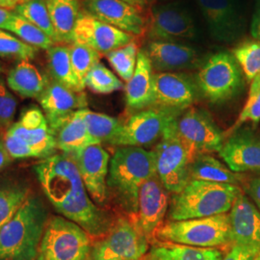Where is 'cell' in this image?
<instances>
[{
    "instance_id": "obj_1",
    "label": "cell",
    "mask_w": 260,
    "mask_h": 260,
    "mask_svg": "<svg viewBox=\"0 0 260 260\" xmlns=\"http://www.w3.org/2000/svg\"><path fill=\"white\" fill-rule=\"evenodd\" d=\"M34 172L48 201L63 217L95 237L110 230L109 217L93 203L68 154L62 152L42 159L34 166Z\"/></svg>"
},
{
    "instance_id": "obj_2",
    "label": "cell",
    "mask_w": 260,
    "mask_h": 260,
    "mask_svg": "<svg viewBox=\"0 0 260 260\" xmlns=\"http://www.w3.org/2000/svg\"><path fill=\"white\" fill-rule=\"evenodd\" d=\"M154 176L156 166L153 150L119 147L110 160L107 188L130 216H136L140 188Z\"/></svg>"
},
{
    "instance_id": "obj_3",
    "label": "cell",
    "mask_w": 260,
    "mask_h": 260,
    "mask_svg": "<svg viewBox=\"0 0 260 260\" xmlns=\"http://www.w3.org/2000/svg\"><path fill=\"white\" fill-rule=\"evenodd\" d=\"M48 212L37 196L30 195L0 231V260H36Z\"/></svg>"
},
{
    "instance_id": "obj_4",
    "label": "cell",
    "mask_w": 260,
    "mask_h": 260,
    "mask_svg": "<svg viewBox=\"0 0 260 260\" xmlns=\"http://www.w3.org/2000/svg\"><path fill=\"white\" fill-rule=\"evenodd\" d=\"M241 193L239 186L190 180L179 193L172 197L169 220L180 221L229 213Z\"/></svg>"
},
{
    "instance_id": "obj_5",
    "label": "cell",
    "mask_w": 260,
    "mask_h": 260,
    "mask_svg": "<svg viewBox=\"0 0 260 260\" xmlns=\"http://www.w3.org/2000/svg\"><path fill=\"white\" fill-rule=\"evenodd\" d=\"M5 149L13 159L50 157L56 154L55 135L43 110L30 107L5 131Z\"/></svg>"
},
{
    "instance_id": "obj_6",
    "label": "cell",
    "mask_w": 260,
    "mask_h": 260,
    "mask_svg": "<svg viewBox=\"0 0 260 260\" xmlns=\"http://www.w3.org/2000/svg\"><path fill=\"white\" fill-rule=\"evenodd\" d=\"M155 235L161 241L217 249L231 245L230 216L224 213L180 221L169 220L158 229Z\"/></svg>"
},
{
    "instance_id": "obj_7",
    "label": "cell",
    "mask_w": 260,
    "mask_h": 260,
    "mask_svg": "<svg viewBox=\"0 0 260 260\" xmlns=\"http://www.w3.org/2000/svg\"><path fill=\"white\" fill-rule=\"evenodd\" d=\"M200 94L208 103H223L240 93L243 75L233 53L222 51L210 56L195 76Z\"/></svg>"
},
{
    "instance_id": "obj_8",
    "label": "cell",
    "mask_w": 260,
    "mask_h": 260,
    "mask_svg": "<svg viewBox=\"0 0 260 260\" xmlns=\"http://www.w3.org/2000/svg\"><path fill=\"white\" fill-rule=\"evenodd\" d=\"M90 234L65 217L48 220L36 260H89Z\"/></svg>"
},
{
    "instance_id": "obj_9",
    "label": "cell",
    "mask_w": 260,
    "mask_h": 260,
    "mask_svg": "<svg viewBox=\"0 0 260 260\" xmlns=\"http://www.w3.org/2000/svg\"><path fill=\"white\" fill-rule=\"evenodd\" d=\"M175 119L153 149L156 176L173 195L179 193L190 181V167L196 156L195 152L177 136Z\"/></svg>"
},
{
    "instance_id": "obj_10",
    "label": "cell",
    "mask_w": 260,
    "mask_h": 260,
    "mask_svg": "<svg viewBox=\"0 0 260 260\" xmlns=\"http://www.w3.org/2000/svg\"><path fill=\"white\" fill-rule=\"evenodd\" d=\"M149 250V238L136 216L121 218L92 245L89 260H139Z\"/></svg>"
},
{
    "instance_id": "obj_11",
    "label": "cell",
    "mask_w": 260,
    "mask_h": 260,
    "mask_svg": "<svg viewBox=\"0 0 260 260\" xmlns=\"http://www.w3.org/2000/svg\"><path fill=\"white\" fill-rule=\"evenodd\" d=\"M177 136L196 154L218 152L224 142V134L208 112L190 107L178 114L174 121Z\"/></svg>"
},
{
    "instance_id": "obj_12",
    "label": "cell",
    "mask_w": 260,
    "mask_h": 260,
    "mask_svg": "<svg viewBox=\"0 0 260 260\" xmlns=\"http://www.w3.org/2000/svg\"><path fill=\"white\" fill-rule=\"evenodd\" d=\"M180 114V113H179ZM177 113L157 107H149L135 113L121 123L111 145L142 148L161 139Z\"/></svg>"
},
{
    "instance_id": "obj_13",
    "label": "cell",
    "mask_w": 260,
    "mask_h": 260,
    "mask_svg": "<svg viewBox=\"0 0 260 260\" xmlns=\"http://www.w3.org/2000/svg\"><path fill=\"white\" fill-rule=\"evenodd\" d=\"M198 30L192 15L178 4H162L149 10L145 35L150 41L177 42L194 40Z\"/></svg>"
},
{
    "instance_id": "obj_14",
    "label": "cell",
    "mask_w": 260,
    "mask_h": 260,
    "mask_svg": "<svg viewBox=\"0 0 260 260\" xmlns=\"http://www.w3.org/2000/svg\"><path fill=\"white\" fill-rule=\"evenodd\" d=\"M195 77L185 73H154L151 107L181 113L200 96Z\"/></svg>"
},
{
    "instance_id": "obj_15",
    "label": "cell",
    "mask_w": 260,
    "mask_h": 260,
    "mask_svg": "<svg viewBox=\"0 0 260 260\" xmlns=\"http://www.w3.org/2000/svg\"><path fill=\"white\" fill-rule=\"evenodd\" d=\"M211 36L233 43L245 32L246 21L240 0H197Z\"/></svg>"
},
{
    "instance_id": "obj_16",
    "label": "cell",
    "mask_w": 260,
    "mask_h": 260,
    "mask_svg": "<svg viewBox=\"0 0 260 260\" xmlns=\"http://www.w3.org/2000/svg\"><path fill=\"white\" fill-rule=\"evenodd\" d=\"M68 155L74 161L93 203L103 205L108 192L107 177L111 160L108 151L102 145H91Z\"/></svg>"
},
{
    "instance_id": "obj_17",
    "label": "cell",
    "mask_w": 260,
    "mask_h": 260,
    "mask_svg": "<svg viewBox=\"0 0 260 260\" xmlns=\"http://www.w3.org/2000/svg\"><path fill=\"white\" fill-rule=\"evenodd\" d=\"M143 50L154 73H183L199 70L205 63L199 50L183 43L149 41Z\"/></svg>"
},
{
    "instance_id": "obj_18",
    "label": "cell",
    "mask_w": 260,
    "mask_h": 260,
    "mask_svg": "<svg viewBox=\"0 0 260 260\" xmlns=\"http://www.w3.org/2000/svg\"><path fill=\"white\" fill-rule=\"evenodd\" d=\"M135 36L93 18L82 11L76 22L74 43L93 48L101 55H106L113 50L124 47Z\"/></svg>"
},
{
    "instance_id": "obj_19",
    "label": "cell",
    "mask_w": 260,
    "mask_h": 260,
    "mask_svg": "<svg viewBox=\"0 0 260 260\" xmlns=\"http://www.w3.org/2000/svg\"><path fill=\"white\" fill-rule=\"evenodd\" d=\"M84 11L93 18L135 37L145 36L147 19L140 9L122 0H85Z\"/></svg>"
},
{
    "instance_id": "obj_20",
    "label": "cell",
    "mask_w": 260,
    "mask_h": 260,
    "mask_svg": "<svg viewBox=\"0 0 260 260\" xmlns=\"http://www.w3.org/2000/svg\"><path fill=\"white\" fill-rule=\"evenodd\" d=\"M218 153L234 173L260 174V136L251 130L234 131L224 140Z\"/></svg>"
},
{
    "instance_id": "obj_21",
    "label": "cell",
    "mask_w": 260,
    "mask_h": 260,
    "mask_svg": "<svg viewBox=\"0 0 260 260\" xmlns=\"http://www.w3.org/2000/svg\"><path fill=\"white\" fill-rule=\"evenodd\" d=\"M169 195L157 176L149 178L140 188L136 219L148 238L155 235L163 224L170 206Z\"/></svg>"
},
{
    "instance_id": "obj_22",
    "label": "cell",
    "mask_w": 260,
    "mask_h": 260,
    "mask_svg": "<svg viewBox=\"0 0 260 260\" xmlns=\"http://www.w3.org/2000/svg\"><path fill=\"white\" fill-rule=\"evenodd\" d=\"M38 100L53 132L67 118L87 108L88 104L83 92H75L53 79L48 80L44 93Z\"/></svg>"
},
{
    "instance_id": "obj_23",
    "label": "cell",
    "mask_w": 260,
    "mask_h": 260,
    "mask_svg": "<svg viewBox=\"0 0 260 260\" xmlns=\"http://www.w3.org/2000/svg\"><path fill=\"white\" fill-rule=\"evenodd\" d=\"M231 245L260 248V211L242 192L229 212Z\"/></svg>"
},
{
    "instance_id": "obj_24",
    "label": "cell",
    "mask_w": 260,
    "mask_h": 260,
    "mask_svg": "<svg viewBox=\"0 0 260 260\" xmlns=\"http://www.w3.org/2000/svg\"><path fill=\"white\" fill-rule=\"evenodd\" d=\"M154 71L146 52L141 49L135 72L124 86L126 107L132 113L151 107Z\"/></svg>"
},
{
    "instance_id": "obj_25",
    "label": "cell",
    "mask_w": 260,
    "mask_h": 260,
    "mask_svg": "<svg viewBox=\"0 0 260 260\" xmlns=\"http://www.w3.org/2000/svg\"><path fill=\"white\" fill-rule=\"evenodd\" d=\"M46 1L50 20L55 32L56 44H73L75 25L82 12L79 0Z\"/></svg>"
},
{
    "instance_id": "obj_26",
    "label": "cell",
    "mask_w": 260,
    "mask_h": 260,
    "mask_svg": "<svg viewBox=\"0 0 260 260\" xmlns=\"http://www.w3.org/2000/svg\"><path fill=\"white\" fill-rule=\"evenodd\" d=\"M6 83L10 90L21 98L39 99L44 93L48 80L30 60H21L10 71Z\"/></svg>"
},
{
    "instance_id": "obj_27",
    "label": "cell",
    "mask_w": 260,
    "mask_h": 260,
    "mask_svg": "<svg viewBox=\"0 0 260 260\" xmlns=\"http://www.w3.org/2000/svg\"><path fill=\"white\" fill-rule=\"evenodd\" d=\"M54 135L57 149L67 154L91 145H96L88 133L84 121L83 109L75 112L67 118L54 130Z\"/></svg>"
},
{
    "instance_id": "obj_28",
    "label": "cell",
    "mask_w": 260,
    "mask_h": 260,
    "mask_svg": "<svg viewBox=\"0 0 260 260\" xmlns=\"http://www.w3.org/2000/svg\"><path fill=\"white\" fill-rule=\"evenodd\" d=\"M242 177L210 153L196 154L190 167V180L240 186Z\"/></svg>"
},
{
    "instance_id": "obj_29",
    "label": "cell",
    "mask_w": 260,
    "mask_h": 260,
    "mask_svg": "<svg viewBox=\"0 0 260 260\" xmlns=\"http://www.w3.org/2000/svg\"><path fill=\"white\" fill-rule=\"evenodd\" d=\"M223 256V252L218 249L160 241L149 249L148 260H222Z\"/></svg>"
},
{
    "instance_id": "obj_30",
    "label": "cell",
    "mask_w": 260,
    "mask_h": 260,
    "mask_svg": "<svg viewBox=\"0 0 260 260\" xmlns=\"http://www.w3.org/2000/svg\"><path fill=\"white\" fill-rule=\"evenodd\" d=\"M47 51V65L51 78L75 92H83L85 87L75 75L72 65L70 47L54 45Z\"/></svg>"
},
{
    "instance_id": "obj_31",
    "label": "cell",
    "mask_w": 260,
    "mask_h": 260,
    "mask_svg": "<svg viewBox=\"0 0 260 260\" xmlns=\"http://www.w3.org/2000/svg\"><path fill=\"white\" fill-rule=\"evenodd\" d=\"M30 196L27 185L16 181H0V231L19 211Z\"/></svg>"
},
{
    "instance_id": "obj_32",
    "label": "cell",
    "mask_w": 260,
    "mask_h": 260,
    "mask_svg": "<svg viewBox=\"0 0 260 260\" xmlns=\"http://www.w3.org/2000/svg\"><path fill=\"white\" fill-rule=\"evenodd\" d=\"M83 118L88 133L96 145L112 144L122 123L114 117L91 111L87 108L83 109Z\"/></svg>"
},
{
    "instance_id": "obj_33",
    "label": "cell",
    "mask_w": 260,
    "mask_h": 260,
    "mask_svg": "<svg viewBox=\"0 0 260 260\" xmlns=\"http://www.w3.org/2000/svg\"><path fill=\"white\" fill-rule=\"evenodd\" d=\"M15 13V12H14ZM7 31L19 38L23 43L37 49H46L55 45L54 41L40 28L35 26L26 19H22L16 13L10 20Z\"/></svg>"
},
{
    "instance_id": "obj_34",
    "label": "cell",
    "mask_w": 260,
    "mask_h": 260,
    "mask_svg": "<svg viewBox=\"0 0 260 260\" xmlns=\"http://www.w3.org/2000/svg\"><path fill=\"white\" fill-rule=\"evenodd\" d=\"M14 12L44 31L56 44L55 32L48 14L46 0H26L18 5Z\"/></svg>"
},
{
    "instance_id": "obj_35",
    "label": "cell",
    "mask_w": 260,
    "mask_h": 260,
    "mask_svg": "<svg viewBox=\"0 0 260 260\" xmlns=\"http://www.w3.org/2000/svg\"><path fill=\"white\" fill-rule=\"evenodd\" d=\"M139 51V46L134 39L126 46L106 54L109 64L124 82H128L135 72Z\"/></svg>"
},
{
    "instance_id": "obj_36",
    "label": "cell",
    "mask_w": 260,
    "mask_h": 260,
    "mask_svg": "<svg viewBox=\"0 0 260 260\" xmlns=\"http://www.w3.org/2000/svg\"><path fill=\"white\" fill-rule=\"evenodd\" d=\"M233 55L249 81L260 75V41L253 39L242 42L233 48Z\"/></svg>"
},
{
    "instance_id": "obj_37",
    "label": "cell",
    "mask_w": 260,
    "mask_h": 260,
    "mask_svg": "<svg viewBox=\"0 0 260 260\" xmlns=\"http://www.w3.org/2000/svg\"><path fill=\"white\" fill-rule=\"evenodd\" d=\"M84 84L92 92L100 94H108L124 88L122 81L101 62L86 75Z\"/></svg>"
},
{
    "instance_id": "obj_38",
    "label": "cell",
    "mask_w": 260,
    "mask_h": 260,
    "mask_svg": "<svg viewBox=\"0 0 260 260\" xmlns=\"http://www.w3.org/2000/svg\"><path fill=\"white\" fill-rule=\"evenodd\" d=\"M260 121V75L255 76L251 81L248 100L245 103L241 113L239 114L233 126L224 134L231 135L234 131L239 129L245 122L258 123Z\"/></svg>"
},
{
    "instance_id": "obj_39",
    "label": "cell",
    "mask_w": 260,
    "mask_h": 260,
    "mask_svg": "<svg viewBox=\"0 0 260 260\" xmlns=\"http://www.w3.org/2000/svg\"><path fill=\"white\" fill-rule=\"evenodd\" d=\"M70 53L75 75L85 87L84 80L86 75L94 66L100 63L102 55L91 47L75 43L70 45Z\"/></svg>"
},
{
    "instance_id": "obj_40",
    "label": "cell",
    "mask_w": 260,
    "mask_h": 260,
    "mask_svg": "<svg viewBox=\"0 0 260 260\" xmlns=\"http://www.w3.org/2000/svg\"><path fill=\"white\" fill-rule=\"evenodd\" d=\"M38 49L23 43L7 30L0 29V57L21 60H32Z\"/></svg>"
},
{
    "instance_id": "obj_41",
    "label": "cell",
    "mask_w": 260,
    "mask_h": 260,
    "mask_svg": "<svg viewBox=\"0 0 260 260\" xmlns=\"http://www.w3.org/2000/svg\"><path fill=\"white\" fill-rule=\"evenodd\" d=\"M18 107V101L15 95L11 93L9 87L0 77V128L9 129L14 123L15 113Z\"/></svg>"
},
{
    "instance_id": "obj_42",
    "label": "cell",
    "mask_w": 260,
    "mask_h": 260,
    "mask_svg": "<svg viewBox=\"0 0 260 260\" xmlns=\"http://www.w3.org/2000/svg\"><path fill=\"white\" fill-rule=\"evenodd\" d=\"M260 248L244 245H231L230 251L222 260H254L259 253Z\"/></svg>"
},
{
    "instance_id": "obj_43",
    "label": "cell",
    "mask_w": 260,
    "mask_h": 260,
    "mask_svg": "<svg viewBox=\"0 0 260 260\" xmlns=\"http://www.w3.org/2000/svg\"><path fill=\"white\" fill-rule=\"evenodd\" d=\"M247 191L260 211V177L250 180L247 186Z\"/></svg>"
},
{
    "instance_id": "obj_44",
    "label": "cell",
    "mask_w": 260,
    "mask_h": 260,
    "mask_svg": "<svg viewBox=\"0 0 260 260\" xmlns=\"http://www.w3.org/2000/svg\"><path fill=\"white\" fill-rule=\"evenodd\" d=\"M251 34L254 40L260 41V0L256 3L251 19Z\"/></svg>"
},
{
    "instance_id": "obj_45",
    "label": "cell",
    "mask_w": 260,
    "mask_h": 260,
    "mask_svg": "<svg viewBox=\"0 0 260 260\" xmlns=\"http://www.w3.org/2000/svg\"><path fill=\"white\" fill-rule=\"evenodd\" d=\"M14 14V10L0 7V29H7L10 20L13 18Z\"/></svg>"
},
{
    "instance_id": "obj_46",
    "label": "cell",
    "mask_w": 260,
    "mask_h": 260,
    "mask_svg": "<svg viewBox=\"0 0 260 260\" xmlns=\"http://www.w3.org/2000/svg\"><path fill=\"white\" fill-rule=\"evenodd\" d=\"M13 158L10 156L8 151L5 149L3 140H0V172L4 170L12 162Z\"/></svg>"
},
{
    "instance_id": "obj_47",
    "label": "cell",
    "mask_w": 260,
    "mask_h": 260,
    "mask_svg": "<svg viewBox=\"0 0 260 260\" xmlns=\"http://www.w3.org/2000/svg\"><path fill=\"white\" fill-rule=\"evenodd\" d=\"M126 3H128L130 5L141 9V8H145V6H147L149 3V0H122Z\"/></svg>"
},
{
    "instance_id": "obj_48",
    "label": "cell",
    "mask_w": 260,
    "mask_h": 260,
    "mask_svg": "<svg viewBox=\"0 0 260 260\" xmlns=\"http://www.w3.org/2000/svg\"><path fill=\"white\" fill-rule=\"evenodd\" d=\"M7 6L8 9L14 10L18 5L21 4L22 2H24L25 0H3Z\"/></svg>"
},
{
    "instance_id": "obj_49",
    "label": "cell",
    "mask_w": 260,
    "mask_h": 260,
    "mask_svg": "<svg viewBox=\"0 0 260 260\" xmlns=\"http://www.w3.org/2000/svg\"><path fill=\"white\" fill-rule=\"evenodd\" d=\"M0 7H3V8H7L5 2L3 0H0Z\"/></svg>"
},
{
    "instance_id": "obj_50",
    "label": "cell",
    "mask_w": 260,
    "mask_h": 260,
    "mask_svg": "<svg viewBox=\"0 0 260 260\" xmlns=\"http://www.w3.org/2000/svg\"><path fill=\"white\" fill-rule=\"evenodd\" d=\"M254 260H260V251H259V253H258V254H257V255H256V257H255V258H254Z\"/></svg>"
},
{
    "instance_id": "obj_51",
    "label": "cell",
    "mask_w": 260,
    "mask_h": 260,
    "mask_svg": "<svg viewBox=\"0 0 260 260\" xmlns=\"http://www.w3.org/2000/svg\"><path fill=\"white\" fill-rule=\"evenodd\" d=\"M2 72V65H1V63H0V73Z\"/></svg>"
},
{
    "instance_id": "obj_52",
    "label": "cell",
    "mask_w": 260,
    "mask_h": 260,
    "mask_svg": "<svg viewBox=\"0 0 260 260\" xmlns=\"http://www.w3.org/2000/svg\"><path fill=\"white\" fill-rule=\"evenodd\" d=\"M139 260H148V259H143V258H142V259H139Z\"/></svg>"
},
{
    "instance_id": "obj_53",
    "label": "cell",
    "mask_w": 260,
    "mask_h": 260,
    "mask_svg": "<svg viewBox=\"0 0 260 260\" xmlns=\"http://www.w3.org/2000/svg\"><path fill=\"white\" fill-rule=\"evenodd\" d=\"M25 1H26V0H25Z\"/></svg>"
}]
</instances>
